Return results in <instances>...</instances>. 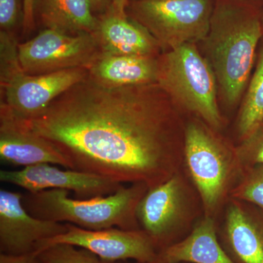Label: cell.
<instances>
[{
  "instance_id": "6da1fadb",
  "label": "cell",
  "mask_w": 263,
  "mask_h": 263,
  "mask_svg": "<svg viewBox=\"0 0 263 263\" xmlns=\"http://www.w3.org/2000/svg\"><path fill=\"white\" fill-rule=\"evenodd\" d=\"M160 89L108 87L88 76L23 120L60 150L70 169L155 187L183 169L184 132Z\"/></svg>"
},
{
  "instance_id": "7a4b0ae2",
  "label": "cell",
  "mask_w": 263,
  "mask_h": 263,
  "mask_svg": "<svg viewBox=\"0 0 263 263\" xmlns=\"http://www.w3.org/2000/svg\"><path fill=\"white\" fill-rule=\"evenodd\" d=\"M262 34V21L249 7L232 0L216 1L202 43L218 89L229 106L243 96Z\"/></svg>"
},
{
  "instance_id": "3957f363",
  "label": "cell",
  "mask_w": 263,
  "mask_h": 263,
  "mask_svg": "<svg viewBox=\"0 0 263 263\" xmlns=\"http://www.w3.org/2000/svg\"><path fill=\"white\" fill-rule=\"evenodd\" d=\"M148 189L143 183L123 184L108 196L83 200L69 197L68 190H48L27 193L22 202L31 215L44 220L70 223L90 230H140L137 208Z\"/></svg>"
},
{
  "instance_id": "277c9868",
  "label": "cell",
  "mask_w": 263,
  "mask_h": 263,
  "mask_svg": "<svg viewBox=\"0 0 263 263\" xmlns=\"http://www.w3.org/2000/svg\"><path fill=\"white\" fill-rule=\"evenodd\" d=\"M200 119L185 126L183 167L200 195L204 215L216 221L243 175L236 147Z\"/></svg>"
},
{
  "instance_id": "5b68a950",
  "label": "cell",
  "mask_w": 263,
  "mask_h": 263,
  "mask_svg": "<svg viewBox=\"0 0 263 263\" xmlns=\"http://www.w3.org/2000/svg\"><path fill=\"white\" fill-rule=\"evenodd\" d=\"M203 215L201 199L184 167L148 189L136 211L141 229L159 254L186 238Z\"/></svg>"
},
{
  "instance_id": "8992f818",
  "label": "cell",
  "mask_w": 263,
  "mask_h": 263,
  "mask_svg": "<svg viewBox=\"0 0 263 263\" xmlns=\"http://www.w3.org/2000/svg\"><path fill=\"white\" fill-rule=\"evenodd\" d=\"M157 84L181 108L221 130L224 122L218 105L217 81L195 44L183 45L159 59Z\"/></svg>"
},
{
  "instance_id": "52a82bcc",
  "label": "cell",
  "mask_w": 263,
  "mask_h": 263,
  "mask_svg": "<svg viewBox=\"0 0 263 263\" xmlns=\"http://www.w3.org/2000/svg\"><path fill=\"white\" fill-rule=\"evenodd\" d=\"M213 9L212 0H130L127 15L168 51L202 42L210 28Z\"/></svg>"
},
{
  "instance_id": "ba28073f",
  "label": "cell",
  "mask_w": 263,
  "mask_h": 263,
  "mask_svg": "<svg viewBox=\"0 0 263 263\" xmlns=\"http://www.w3.org/2000/svg\"><path fill=\"white\" fill-rule=\"evenodd\" d=\"M100 52L94 34H69L48 29L18 44L22 69L32 76L68 69L89 70Z\"/></svg>"
},
{
  "instance_id": "9c48e42d",
  "label": "cell",
  "mask_w": 263,
  "mask_h": 263,
  "mask_svg": "<svg viewBox=\"0 0 263 263\" xmlns=\"http://www.w3.org/2000/svg\"><path fill=\"white\" fill-rule=\"evenodd\" d=\"M64 234L43 242L36 254L50 246L66 243L92 252L109 262L133 259L148 262L158 257L159 253L149 236L143 230H128L118 228L90 230L65 223Z\"/></svg>"
},
{
  "instance_id": "30bf717a",
  "label": "cell",
  "mask_w": 263,
  "mask_h": 263,
  "mask_svg": "<svg viewBox=\"0 0 263 263\" xmlns=\"http://www.w3.org/2000/svg\"><path fill=\"white\" fill-rule=\"evenodd\" d=\"M89 70L73 68L41 75L21 72L1 86V105L29 120L43 113L59 96L86 79Z\"/></svg>"
},
{
  "instance_id": "8fae6325",
  "label": "cell",
  "mask_w": 263,
  "mask_h": 263,
  "mask_svg": "<svg viewBox=\"0 0 263 263\" xmlns=\"http://www.w3.org/2000/svg\"><path fill=\"white\" fill-rule=\"evenodd\" d=\"M23 194L0 190V254H35L43 242L67 232L66 224L31 215L24 208Z\"/></svg>"
},
{
  "instance_id": "7c38bea8",
  "label": "cell",
  "mask_w": 263,
  "mask_h": 263,
  "mask_svg": "<svg viewBox=\"0 0 263 263\" xmlns=\"http://www.w3.org/2000/svg\"><path fill=\"white\" fill-rule=\"evenodd\" d=\"M0 180L20 186L28 193L68 190L73 192L77 199L81 200L108 196L123 185L98 175L72 169L60 170L49 164L29 166L20 171L2 170Z\"/></svg>"
},
{
  "instance_id": "4fadbf2b",
  "label": "cell",
  "mask_w": 263,
  "mask_h": 263,
  "mask_svg": "<svg viewBox=\"0 0 263 263\" xmlns=\"http://www.w3.org/2000/svg\"><path fill=\"white\" fill-rule=\"evenodd\" d=\"M217 223L219 242L234 263H263V212L230 198ZM217 219V220H218Z\"/></svg>"
},
{
  "instance_id": "5bb4252c",
  "label": "cell",
  "mask_w": 263,
  "mask_h": 263,
  "mask_svg": "<svg viewBox=\"0 0 263 263\" xmlns=\"http://www.w3.org/2000/svg\"><path fill=\"white\" fill-rule=\"evenodd\" d=\"M0 159L24 167L54 164L70 169L69 161L52 142L31 130L4 105H0Z\"/></svg>"
},
{
  "instance_id": "9a60e30c",
  "label": "cell",
  "mask_w": 263,
  "mask_h": 263,
  "mask_svg": "<svg viewBox=\"0 0 263 263\" xmlns=\"http://www.w3.org/2000/svg\"><path fill=\"white\" fill-rule=\"evenodd\" d=\"M94 33L101 51L116 55L155 57L160 46L148 29L129 18L111 10L99 16Z\"/></svg>"
},
{
  "instance_id": "2e32d148",
  "label": "cell",
  "mask_w": 263,
  "mask_h": 263,
  "mask_svg": "<svg viewBox=\"0 0 263 263\" xmlns=\"http://www.w3.org/2000/svg\"><path fill=\"white\" fill-rule=\"evenodd\" d=\"M88 70L93 81L108 87L157 84L159 59L101 51Z\"/></svg>"
},
{
  "instance_id": "e0dca14e",
  "label": "cell",
  "mask_w": 263,
  "mask_h": 263,
  "mask_svg": "<svg viewBox=\"0 0 263 263\" xmlns=\"http://www.w3.org/2000/svg\"><path fill=\"white\" fill-rule=\"evenodd\" d=\"M158 257L172 263H234L219 242L217 221L205 215L186 238L164 249Z\"/></svg>"
},
{
  "instance_id": "ac0fdd59",
  "label": "cell",
  "mask_w": 263,
  "mask_h": 263,
  "mask_svg": "<svg viewBox=\"0 0 263 263\" xmlns=\"http://www.w3.org/2000/svg\"><path fill=\"white\" fill-rule=\"evenodd\" d=\"M36 13L45 29L69 34H94L98 29L90 0H37Z\"/></svg>"
},
{
  "instance_id": "d6986e66",
  "label": "cell",
  "mask_w": 263,
  "mask_h": 263,
  "mask_svg": "<svg viewBox=\"0 0 263 263\" xmlns=\"http://www.w3.org/2000/svg\"><path fill=\"white\" fill-rule=\"evenodd\" d=\"M263 122V46L253 76L247 88L236 121L240 141L253 133Z\"/></svg>"
},
{
  "instance_id": "ffe728a7",
  "label": "cell",
  "mask_w": 263,
  "mask_h": 263,
  "mask_svg": "<svg viewBox=\"0 0 263 263\" xmlns=\"http://www.w3.org/2000/svg\"><path fill=\"white\" fill-rule=\"evenodd\" d=\"M230 198L253 204L263 212V164L245 168Z\"/></svg>"
},
{
  "instance_id": "44dd1931",
  "label": "cell",
  "mask_w": 263,
  "mask_h": 263,
  "mask_svg": "<svg viewBox=\"0 0 263 263\" xmlns=\"http://www.w3.org/2000/svg\"><path fill=\"white\" fill-rule=\"evenodd\" d=\"M37 255L41 263H122L103 260L86 249L66 243L50 246Z\"/></svg>"
},
{
  "instance_id": "7402d4cb",
  "label": "cell",
  "mask_w": 263,
  "mask_h": 263,
  "mask_svg": "<svg viewBox=\"0 0 263 263\" xmlns=\"http://www.w3.org/2000/svg\"><path fill=\"white\" fill-rule=\"evenodd\" d=\"M22 72L15 34L0 31V86H4Z\"/></svg>"
},
{
  "instance_id": "603a6c76",
  "label": "cell",
  "mask_w": 263,
  "mask_h": 263,
  "mask_svg": "<svg viewBox=\"0 0 263 263\" xmlns=\"http://www.w3.org/2000/svg\"><path fill=\"white\" fill-rule=\"evenodd\" d=\"M236 151L243 168L263 164V125L240 142Z\"/></svg>"
},
{
  "instance_id": "cb8c5ba5",
  "label": "cell",
  "mask_w": 263,
  "mask_h": 263,
  "mask_svg": "<svg viewBox=\"0 0 263 263\" xmlns=\"http://www.w3.org/2000/svg\"><path fill=\"white\" fill-rule=\"evenodd\" d=\"M21 18L23 21L24 15L21 14L19 0H0V27L2 31L15 34V29L18 27Z\"/></svg>"
},
{
  "instance_id": "d4e9b609",
  "label": "cell",
  "mask_w": 263,
  "mask_h": 263,
  "mask_svg": "<svg viewBox=\"0 0 263 263\" xmlns=\"http://www.w3.org/2000/svg\"><path fill=\"white\" fill-rule=\"evenodd\" d=\"M37 0H23V30L28 33L33 30L35 24V7Z\"/></svg>"
},
{
  "instance_id": "484cf974",
  "label": "cell",
  "mask_w": 263,
  "mask_h": 263,
  "mask_svg": "<svg viewBox=\"0 0 263 263\" xmlns=\"http://www.w3.org/2000/svg\"><path fill=\"white\" fill-rule=\"evenodd\" d=\"M0 263H41L37 254H29L24 255H8L0 254Z\"/></svg>"
},
{
  "instance_id": "4316f807",
  "label": "cell",
  "mask_w": 263,
  "mask_h": 263,
  "mask_svg": "<svg viewBox=\"0 0 263 263\" xmlns=\"http://www.w3.org/2000/svg\"><path fill=\"white\" fill-rule=\"evenodd\" d=\"M90 3L97 16H101L111 10L112 0H90Z\"/></svg>"
},
{
  "instance_id": "83f0119b",
  "label": "cell",
  "mask_w": 263,
  "mask_h": 263,
  "mask_svg": "<svg viewBox=\"0 0 263 263\" xmlns=\"http://www.w3.org/2000/svg\"><path fill=\"white\" fill-rule=\"evenodd\" d=\"M130 0H112L111 11L114 14L127 17V8Z\"/></svg>"
},
{
  "instance_id": "f1b7e54d",
  "label": "cell",
  "mask_w": 263,
  "mask_h": 263,
  "mask_svg": "<svg viewBox=\"0 0 263 263\" xmlns=\"http://www.w3.org/2000/svg\"><path fill=\"white\" fill-rule=\"evenodd\" d=\"M136 263H142V262H136ZM143 263H172V262H166V261H164L163 259H160V257H157V258L155 259V260L151 261V262H143ZM176 263H186V262H176Z\"/></svg>"
},
{
  "instance_id": "f546056e",
  "label": "cell",
  "mask_w": 263,
  "mask_h": 263,
  "mask_svg": "<svg viewBox=\"0 0 263 263\" xmlns=\"http://www.w3.org/2000/svg\"><path fill=\"white\" fill-rule=\"evenodd\" d=\"M261 21H262V29H263V15L262 18H261Z\"/></svg>"
},
{
  "instance_id": "4dcf8cb0",
  "label": "cell",
  "mask_w": 263,
  "mask_h": 263,
  "mask_svg": "<svg viewBox=\"0 0 263 263\" xmlns=\"http://www.w3.org/2000/svg\"><path fill=\"white\" fill-rule=\"evenodd\" d=\"M262 125H263V122H262Z\"/></svg>"
}]
</instances>
